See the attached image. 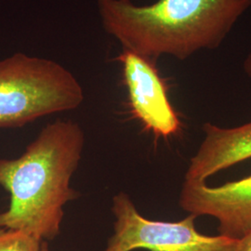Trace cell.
I'll return each instance as SVG.
<instances>
[{
	"instance_id": "1",
	"label": "cell",
	"mask_w": 251,
	"mask_h": 251,
	"mask_svg": "<svg viewBox=\"0 0 251 251\" xmlns=\"http://www.w3.org/2000/svg\"><path fill=\"white\" fill-rule=\"evenodd\" d=\"M85 145L80 125L58 119L46 125L25 152L0 159V187L10 197L0 228L22 231L40 241L61 232L64 207L79 197L71 186Z\"/></svg>"
},
{
	"instance_id": "2",
	"label": "cell",
	"mask_w": 251,
	"mask_h": 251,
	"mask_svg": "<svg viewBox=\"0 0 251 251\" xmlns=\"http://www.w3.org/2000/svg\"><path fill=\"white\" fill-rule=\"evenodd\" d=\"M101 24L127 50L156 63L162 55L186 60L222 45L251 8V0H97Z\"/></svg>"
},
{
	"instance_id": "8",
	"label": "cell",
	"mask_w": 251,
	"mask_h": 251,
	"mask_svg": "<svg viewBox=\"0 0 251 251\" xmlns=\"http://www.w3.org/2000/svg\"><path fill=\"white\" fill-rule=\"evenodd\" d=\"M41 243L22 231L0 228V251H40Z\"/></svg>"
},
{
	"instance_id": "11",
	"label": "cell",
	"mask_w": 251,
	"mask_h": 251,
	"mask_svg": "<svg viewBox=\"0 0 251 251\" xmlns=\"http://www.w3.org/2000/svg\"><path fill=\"white\" fill-rule=\"evenodd\" d=\"M40 251H50L49 244L47 241H42V243H41V250H40Z\"/></svg>"
},
{
	"instance_id": "6",
	"label": "cell",
	"mask_w": 251,
	"mask_h": 251,
	"mask_svg": "<svg viewBox=\"0 0 251 251\" xmlns=\"http://www.w3.org/2000/svg\"><path fill=\"white\" fill-rule=\"evenodd\" d=\"M179 205L192 215L215 218L220 235L240 240L251 232V175L218 187L184 179Z\"/></svg>"
},
{
	"instance_id": "9",
	"label": "cell",
	"mask_w": 251,
	"mask_h": 251,
	"mask_svg": "<svg viewBox=\"0 0 251 251\" xmlns=\"http://www.w3.org/2000/svg\"><path fill=\"white\" fill-rule=\"evenodd\" d=\"M234 251H251V232L239 240Z\"/></svg>"
},
{
	"instance_id": "5",
	"label": "cell",
	"mask_w": 251,
	"mask_h": 251,
	"mask_svg": "<svg viewBox=\"0 0 251 251\" xmlns=\"http://www.w3.org/2000/svg\"><path fill=\"white\" fill-rule=\"evenodd\" d=\"M122 64L131 112L147 130L168 138L179 132L180 122L168 97L167 86L155 63L124 50L117 59Z\"/></svg>"
},
{
	"instance_id": "4",
	"label": "cell",
	"mask_w": 251,
	"mask_h": 251,
	"mask_svg": "<svg viewBox=\"0 0 251 251\" xmlns=\"http://www.w3.org/2000/svg\"><path fill=\"white\" fill-rule=\"evenodd\" d=\"M114 233L103 251H234L239 240L199 233L190 214L179 222L151 221L141 215L125 192L113 198Z\"/></svg>"
},
{
	"instance_id": "10",
	"label": "cell",
	"mask_w": 251,
	"mask_h": 251,
	"mask_svg": "<svg viewBox=\"0 0 251 251\" xmlns=\"http://www.w3.org/2000/svg\"><path fill=\"white\" fill-rule=\"evenodd\" d=\"M244 71L251 80V53L246 58L244 62Z\"/></svg>"
},
{
	"instance_id": "7",
	"label": "cell",
	"mask_w": 251,
	"mask_h": 251,
	"mask_svg": "<svg viewBox=\"0 0 251 251\" xmlns=\"http://www.w3.org/2000/svg\"><path fill=\"white\" fill-rule=\"evenodd\" d=\"M205 138L191 158L184 179L206 181L219 171L251 158V122L236 127L203 125Z\"/></svg>"
},
{
	"instance_id": "3",
	"label": "cell",
	"mask_w": 251,
	"mask_h": 251,
	"mask_svg": "<svg viewBox=\"0 0 251 251\" xmlns=\"http://www.w3.org/2000/svg\"><path fill=\"white\" fill-rule=\"evenodd\" d=\"M83 100L80 83L60 63L25 53L0 61V129L71 111Z\"/></svg>"
}]
</instances>
